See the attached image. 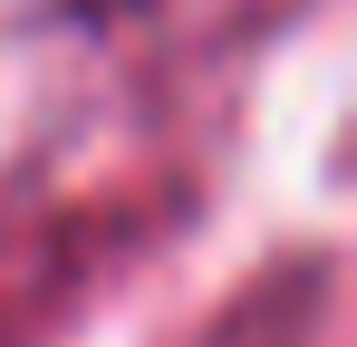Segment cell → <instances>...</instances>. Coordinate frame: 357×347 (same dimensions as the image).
<instances>
[]
</instances>
